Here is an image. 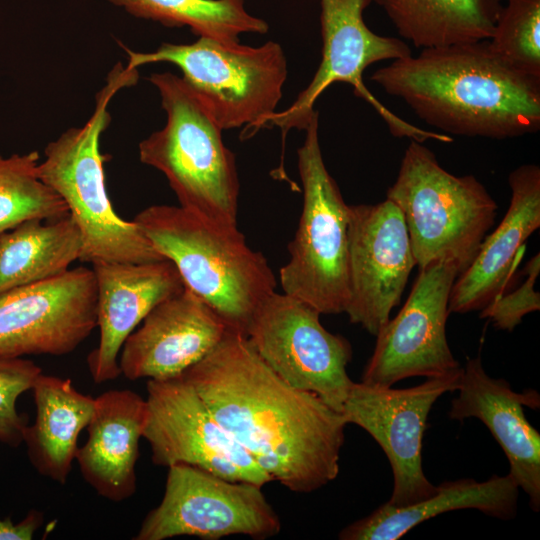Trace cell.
Instances as JSON below:
<instances>
[{
  "label": "cell",
  "mask_w": 540,
  "mask_h": 540,
  "mask_svg": "<svg viewBox=\"0 0 540 540\" xmlns=\"http://www.w3.org/2000/svg\"><path fill=\"white\" fill-rule=\"evenodd\" d=\"M181 376L272 481L310 493L338 476L347 425L342 413L284 381L242 332L229 328Z\"/></svg>",
  "instance_id": "1"
},
{
  "label": "cell",
  "mask_w": 540,
  "mask_h": 540,
  "mask_svg": "<svg viewBox=\"0 0 540 540\" xmlns=\"http://www.w3.org/2000/svg\"><path fill=\"white\" fill-rule=\"evenodd\" d=\"M370 79L451 137L502 140L540 129V79L511 68L488 40L421 49Z\"/></svg>",
  "instance_id": "2"
},
{
  "label": "cell",
  "mask_w": 540,
  "mask_h": 540,
  "mask_svg": "<svg viewBox=\"0 0 540 540\" xmlns=\"http://www.w3.org/2000/svg\"><path fill=\"white\" fill-rule=\"evenodd\" d=\"M134 221L177 268L184 286L229 328L245 334L259 306L275 292L267 259L249 247L238 225L218 224L173 205H152Z\"/></svg>",
  "instance_id": "3"
},
{
  "label": "cell",
  "mask_w": 540,
  "mask_h": 540,
  "mask_svg": "<svg viewBox=\"0 0 540 540\" xmlns=\"http://www.w3.org/2000/svg\"><path fill=\"white\" fill-rule=\"evenodd\" d=\"M136 69L114 68L98 92L95 109L81 127L63 132L45 148L41 180L66 204L81 233V262L145 263L165 259L138 224L122 219L107 193L100 138L110 124V99L136 83Z\"/></svg>",
  "instance_id": "4"
},
{
  "label": "cell",
  "mask_w": 540,
  "mask_h": 540,
  "mask_svg": "<svg viewBox=\"0 0 540 540\" xmlns=\"http://www.w3.org/2000/svg\"><path fill=\"white\" fill-rule=\"evenodd\" d=\"M148 80L160 94L167 121L139 143L140 161L164 174L182 208L238 225L239 177L222 128L182 77L163 72Z\"/></svg>",
  "instance_id": "5"
},
{
  "label": "cell",
  "mask_w": 540,
  "mask_h": 540,
  "mask_svg": "<svg viewBox=\"0 0 540 540\" xmlns=\"http://www.w3.org/2000/svg\"><path fill=\"white\" fill-rule=\"evenodd\" d=\"M386 199L402 211L416 265L454 261L461 273L493 227L497 203L473 175L445 170L423 143L411 140Z\"/></svg>",
  "instance_id": "6"
},
{
  "label": "cell",
  "mask_w": 540,
  "mask_h": 540,
  "mask_svg": "<svg viewBox=\"0 0 540 540\" xmlns=\"http://www.w3.org/2000/svg\"><path fill=\"white\" fill-rule=\"evenodd\" d=\"M124 49L128 68L177 66L222 130L244 127V139L269 124L288 73L283 49L273 41L252 47L199 37L188 44L162 43L153 52Z\"/></svg>",
  "instance_id": "7"
},
{
  "label": "cell",
  "mask_w": 540,
  "mask_h": 540,
  "mask_svg": "<svg viewBox=\"0 0 540 540\" xmlns=\"http://www.w3.org/2000/svg\"><path fill=\"white\" fill-rule=\"evenodd\" d=\"M305 131L297 151L302 212L279 282L284 293L320 314H339L345 312L349 300V205L323 160L318 111Z\"/></svg>",
  "instance_id": "8"
},
{
  "label": "cell",
  "mask_w": 540,
  "mask_h": 540,
  "mask_svg": "<svg viewBox=\"0 0 540 540\" xmlns=\"http://www.w3.org/2000/svg\"><path fill=\"white\" fill-rule=\"evenodd\" d=\"M372 0H320L322 58L309 85L286 110L276 112L269 121L282 130L283 140L290 129L305 130L316 112L315 102L333 83L343 82L367 102L386 123L395 137H406L423 143L435 140L450 143L453 137L413 125L383 105L366 87L363 72L368 66L411 55L410 47L396 37L381 36L371 31L363 19V11Z\"/></svg>",
  "instance_id": "9"
},
{
  "label": "cell",
  "mask_w": 540,
  "mask_h": 540,
  "mask_svg": "<svg viewBox=\"0 0 540 540\" xmlns=\"http://www.w3.org/2000/svg\"><path fill=\"white\" fill-rule=\"evenodd\" d=\"M280 530L279 516L261 486L176 464L168 467L161 502L147 513L133 539L215 540L232 535L266 539Z\"/></svg>",
  "instance_id": "10"
},
{
  "label": "cell",
  "mask_w": 540,
  "mask_h": 540,
  "mask_svg": "<svg viewBox=\"0 0 540 540\" xmlns=\"http://www.w3.org/2000/svg\"><path fill=\"white\" fill-rule=\"evenodd\" d=\"M320 315L305 302L275 291L254 313L245 335L284 381L341 412L353 383L347 373L352 346L326 330Z\"/></svg>",
  "instance_id": "11"
},
{
  "label": "cell",
  "mask_w": 540,
  "mask_h": 540,
  "mask_svg": "<svg viewBox=\"0 0 540 540\" xmlns=\"http://www.w3.org/2000/svg\"><path fill=\"white\" fill-rule=\"evenodd\" d=\"M460 273L451 260L419 269L405 304L377 333L361 382L390 387L406 378L441 377L462 369L446 336L450 292Z\"/></svg>",
  "instance_id": "12"
},
{
  "label": "cell",
  "mask_w": 540,
  "mask_h": 540,
  "mask_svg": "<svg viewBox=\"0 0 540 540\" xmlns=\"http://www.w3.org/2000/svg\"><path fill=\"white\" fill-rule=\"evenodd\" d=\"M143 438L152 462L186 464L232 481L263 487L271 482L253 458L223 429L206 403L182 376L148 380Z\"/></svg>",
  "instance_id": "13"
},
{
  "label": "cell",
  "mask_w": 540,
  "mask_h": 540,
  "mask_svg": "<svg viewBox=\"0 0 540 540\" xmlns=\"http://www.w3.org/2000/svg\"><path fill=\"white\" fill-rule=\"evenodd\" d=\"M461 371L404 389L352 383L341 413L347 424L364 429L386 454L393 474L388 503L411 505L436 492L422 468V440L433 404L456 391Z\"/></svg>",
  "instance_id": "14"
},
{
  "label": "cell",
  "mask_w": 540,
  "mask_h": 540,
  "mask_svg": "<svg viewBox=\"0 0 540 540\" xmlns=\"http://www.w3.org/2000/svg\"><path fill=\"white\" fill-rule=\"evenodd\" d=\"M97 327V287L92 268L0 292V358L62 356Z\"/></svg>",
  "instance_id": "15"
},
{
  "label": "cell",
  "mask_w": 540,
  "mask_h": 540,
  "mask_svg": "<svg viewBox=\"0 0 540 540\" xmlns=\"http://www.w3.org/2000/svg\"><path fill=\"white\" fill-rule=\"evenodd\" d=\"M416 266L402 211L391 200L349 205V300L351 323L371 335L390 319Z\"/></svg>",
  "instance_id": "16"
},
{
  "label": "cell",
  "mask_w": 540,
  "mask_h": 540,
  "mask_svg": "<svg viewBox=\"0 0 540 540\" xmlns=\"http://www.w3.org/2000/svg\"><path fill=\"white\" fill-rule=\"evenodd\" d=\"M229 326L208 304L184 289L156 305L125 340L121 375L129 380L180 377L208 355Z\"/></svg>",
  "instance_id": "17"
},
{
  "label": "cell",
  "mask_w": 540,
  "mask_h": 540,
  "mask_svg": "<svg viewBox=\"0 0 540 540\" xmlns=\"http://www.w3.org/2000/svg\"><path fill=\"white\" fill-rule=\"evenodd\" d=\"M97 287L100 337L87 356L92 380L102 384L121 375L119 354L128 336L159 303L184 289L175 265L167 260L145 263L92 264Z\"/></svg>",
  "instance_id": "18"
},
{
  "label": "cell",
  "mask_w": 540,
  "mask_h": 540,
  "mask_svg": "<svg viewBox=\"0 0 540 540\" xmlns=\"http://www.w3.org/2000/svg\"><path fill=\"white\" fill-rule=\"evenodd\" d=\"M456 391L449 417L460 421L473 417L485 424L509 461V474L528 496L530 508L538 512L540 434L526 419L523 408H539L538 392H516L506 380L490 377L480 356L467 360Z\"/></svg>",
  "instance_id": "19"
},
{
  "label": "cell",
  "mask_w": 540,
  "mask_h": 540,
  "mask_svg": "<svg viewBox=\"0 0 540 540\" xmlns=\"http://www.w3.org/2000/svg\"><path fill=\"white\" fill-rule=\"evenodd\" d=\"M511 198L497 228L486 235L469 266L455 279L450 313L482 310L504 294L520 249L540 227V168L524 164L508 177Z\"/></svg>",
  "instance_id": "20"
},
{
  "label": "cell",
  "mask_w": 540,
  "mask_h": 540,
  "mask_svg": "<svg viewBox=\"0 0 540 540\" xmlns=\"http://www.w3.org/2000/svg\"><path fill=\"white\" fill-rule=\"evenodd\" d=\"M146 417V399L132 390L112 389L95 398L88 438L78 447L75 460L83 479L100 497L122 502L135 494Z\"/></svg>",
  "instance_id": "21"
},
{
  "label": "cell",
  "mask_w": 540,
  "mask_h": 540,
  "mask_svg": "<svg viewBox=\"0 0 540 540\" xmlns=\"http://www.w3.org/2000/svg\"><path fill=\"white\" fill-rule=\"evenodd\" d=\"M519 487L512 476L493 475L478 482L473 478L445 481L436 492L417 503L395 506L388 502L339 533L342 540H396L420 523L439 514L476 509L501 520L517 513Z\"/></svg>",
  "instance_id": "22"
},
{
  "label": "cell",
  "mask_w": 540,
  "mask_h": 540,
  "mask_svg": "<svg viewBox=\"0 0 540 540\" xmlns=\"http://www.w3.org/2000/svg\"><path fill=\"white\" fill-rule=\"evenodd\" d=\"M35 421L27 426V456L42 476L65 484L78 450V438L87 427L95 398L78 391L70 379L41 373L32 389Z\"/></svg>",
  "instance_id": "23"
},
{
  "label": "cell",
  "mask_w": 540,
  "mask_h": 540,
  "mask_svg": "<svg viewBox=\"0 0 540 540\" xmlns=\"http://www.w3.org/2000/svg\"><path fill=\"white\" fill-rule=\"evenodd\" d=\"M400 37L427 49L489 40L502 9L497 0H372Z\"/></svg>",
  "instance_id": "24"
},
{
  "label": "cell",
  "mask_w": 540,
  "mask_h": 540,
  "mask_svg": "<svg viewBox=\"0 0 540 540\" xmlns=\"http://www.w3.org/2000/svg\"><path fill=\"white\" fill-rule=\"evenodd\" d=\"M81 251V233L70 215L19 224L0 236V292L67 271Z\"/></svg>",
  "instance_id": "25"
},
{
  "label": "cell",
  "mask_w": 540,
  "mask_h": 540,
  "mask_svg": "<svg viewBox=\"0 0 540 540\" xmlns=\"http://www.w3.org/2000/svg\"><path fill=\"white\" fill-rule=\"evenodd\" d=\"M133 16L184 27L198 37L240 43L242 33H266L268 24L249 14L244 0H109Z\"/></svg>",
  "instance_id": "26"
},
{
  "label": "cell",
  "mask_w": 540,
  "mask_h": 540,
  "mask_svg": "<svg viewBox=\"0 0 540 540\" xmlns=\"http://www.w3.org/2000/svg\"><path fill=\"white\" fill-rule=\"evenodd\" d=\"M39 163L38 151L0 154V236L27 220L69 215L61 197L41 180Z\"/></svg>",
  "instance_id": "27"
},
{
  "label": "cell",
  "mask_w": 540,
  "mask_h": 540,
  "mask_svg": "<svg viewBox=\"0 0 540 540\" xmlns=\"http://www.w3.org/2000/svg\"><path fill=\"white\" fill-rule=\"evenodd\" d=\"M488 41L511 68L540 79V0H506Z\"/></svg>",
  "instance_id": "28"
},
{
  "label": "cell",
  "mask_w": 540,
  "mask_h": 540,
  "mask_svg": "<svg viewBox=\"0 0 540 540\" xmlns=\"http://www.w3.org/2000/svg\"><path fill=\"white\" fill-rule=\"evenodd\" d=\"M41 373V367L33 361L0 358V443L11 448L23 444L28 419L18 412L16 402L32 389Z\"/></svg>",
  "instance_id": "29"
},
{
  "label": "cell",
  "mask_w": 540,
  "mask_h": 540,
  "mask_svg": "<svg viewBox=\"0 0 540 540\" xmlns=\"http://www.w3.org/2000/svg\"><path fill=\"white\" fill-rule=\"evenodd\" d=\"M526 278L517 289L502 294L481 310L480 318H488L495 328L512 331L525 315L540 310V294L535 282L540 273V255L535 254L526 264Z\"/></svg>",
  "instance_id": "30"
},
{
  "label": "cell",
  "mask_w": 540,
  "mask_h": 540,
  "mask_svg": "<svg viewBox=\"0 0 540 540\" xmlns=\"http://www.w3.org/2000/svg\"><path fill=\"white\" fill-rule=\"evenodd\" d=\"M44 522V513L30 510L18 523L7 517L0 518V540H31Z\"/></svg>",
  "instance_id": "31"
},
{
  "label": "cell",
  "mask_w": 540,
  "mask_h": 540,
  "mask_svg": "<svg viewBox=\"0 0 540 540\" xmlns=\"http://www.w3.org/2000/svg\"><path fill=\"white\" fill-rule=\"evenodd\" d=\"M497 1H499V2H501V3H502L503 1H506V0H497Z\"/></svg>",
  "instance_id": "32"
}]
</instances>
